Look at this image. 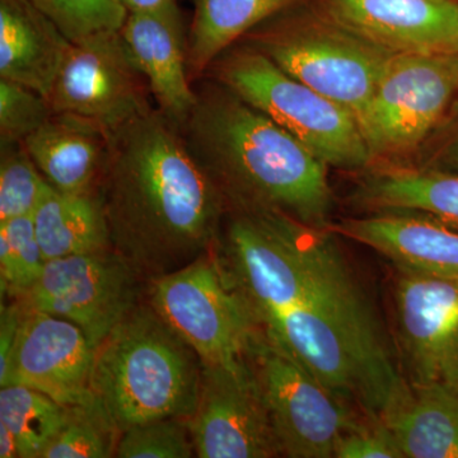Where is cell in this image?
<instances>
[{"mask_svg":"<svg viewBox=\"0 0 458 458\" xmlns=\"http://www.w3.org/2000/svg\"><path fill=\"white\" fill-rule=\"evenodd\" d=\"M99 195L111 246L152 279L209 254L227 205L157 107L111 131Z\"/></svg>","mask_w":458,"mask_h":458,"instance_id":"cell-1","label":"cell"},{"mask_svg":"<svg viewBox=\"0 0 458 458\" xmlns=\"http://www.w3.org/2000/svg\"><path fill=\"white\" fill-rule=\"evenodd\" d=\"M194 87V107L177 126L227 210H276L327 228L328 165L223 84L204 77Z\"/></svg>","mask_w":458,"mask_h":458,"instance_id":"cell-2","label":"cell"},{"mask_svg":"<svg viewBox=\"0 0 458 458\" xmlns=\"http://www.w3.org/2000/svg\"><path fill=\"white\" fill-rule=\"evenodd\" d=\"M201 361L150 307L138 304L95 352L90 391L119 432L197 409Z\"/></svg>","mask_w":458,"mask_h":458,"instance_id":"cell-3","label":"cell"},{"mask_svg":"<svg viewBox=\"0 0 458 458\" xmlns=\"http://www.w3.org/2000/svg\"><path fill=\"white\" fill-rule=\"evenodd\" d=\"M204 77L278 123L327 165L360 170L372 164L351 111L286 74L254 47L237 42L214 60Z\"/></svg>","mask_w":458,"mask_h":458,"instance_id":"cell-4","label":"cell"},{"mask_svg":"<svg viewBox=\"0 0 458 458\" xmlns=\"http://www.w3.org/2000/svg\"><path fill=\"white\" fill-rule=\"evenodd\" d=\"M238 42L260 51L286 74L351 111L357 122L396 54L328 16H274Z\"/></svg>","mask_w":458,"mask_h":458,"instance_id":"cell-5","label":"cell"},{"mask_svg":"<svg viewBox=\"0 0 458 458\" xmlns=\"http://www.w3.org/2000/svg\"><path fill=\"white\" fill-rule=\"evenodd\" d=\"M149 304L205 366L245 363L258 321L212 254L149 279Z\"/></svg>","mask_w":458,"mask_h":458,"instance_id":"cell-6","label":"cell"},{"mask_svg":"<svg viewBox=\"0 0 458 458\" xmlns=\"http://www.w3.org/2000/svg\"><path fill=\"white\" fill-rule=\"evenodd\" d=\"M458 95V53H396L358 123L372 159L414 152Z\"/></svg>","mask_w":458,"mask_h":458,"instance_id":"cell-7","label":"cell"},{"mask_svg":"<svg viewBox=\"0 0 458 458\" xmlns=\"http://www.w3.org/2000/svg\"><path fill=\"white\" fill-rule=\"evenodd\" d=\"M247 358L267 406L280 456L334 457L339 439L360 424L348 403L319 384L264 333L256 334Z\"/></svg>","mask_w":458,"mask_h":458,"instance_id":"cell-8","label":"cell"},{"mask_svg":"<svg viewBox=\"0 0 458 458\" xmlns=\"http://www.w3.org/2000/svg\"><path fill=\"white\" fill-rule=\"evenodd\" d=\"M141 274L114 249L47 261L40 278L20 295L25 309L68 319L98 349L138 306Z\"/></svg>","mask_w":458,"mask_h":458,"instance_id":"cell-9","label":"cell"},{"mask_svg":"<svg viewBox=\"0 0 458 458\" xmlns=\"http://www.w3.org/2000/svg\"><path fill=\"white\" fill-rule=\"evenodd\" d=\"M47 99L54 113L80 114L108 131L156 107L120 31L72 42Z\"/></svg>","mask_w":458,"mask_h":458,"instance_id":"cell-10","label":"cell"},{"mask_svg":"<svg viewBox=\"0 0 458 458\" xmlns=\"http://www.w3.org/2000/svg\"><path fill=\"white\" fill-rule=\"evenodd\" d=\"M396 269L397 327L411 386L458 394V276Z\"/></svg>","mask_w":458,"mask_h":458,"instance_id":"cell-11","label":"cell"},{"mask_svg":"<svg viewBox=\"0 0 458 458\" xmlns=\"http://www.w3.org/2000/svg\"><path fill=\"white\" fill-rule=\"evenodd\" d=\"M189 427L200 458L280 456L249 358L236 367L201 364L200 394Z\"/></svg>","mask_w":458,"mask_h":458,"instance_id":"cell-12","label":"cell"},{"mask_svg":"<svg viewBox=\"0 0 458 458\" xmlns=\"http://www.w3.org/2000/svg\"><path fill=\"white\" fill-rule=\"evenodd\" d=\"M20 328L0 386H26L68 406L98 403L90 391L96 349L73 322L22 306Z\"/></svg>","mask_w":458,"mask_h":458,"instance_id":"cell-13","label":"cell"},{"mask_svg":"<svg viewBox=\"0 0 458 458\" xmlns=\"http://www.w3.org/2000/svg\"><path fill=\"white\" fill-rule=\"evenodd\" d=\"M327 16L393 53H458L457 0H321Z\"/></svg>","mask_w":458,"mask_h":458,"instance_id":"cell-14","label":"cell"},{"mask_svg":"<svg viewBox=\"0 0 458 458\" xmlns=\"http://www.w3.org/2000/svg\"><path fill=\"white\" fill-rule=\"evenodd\" d=\"M120 32L149 84L156 107L181 125L194 107L197 93L190 80L188 33L180 12L129 13Z\"/></svg>","mask_w":458,"mask_h":458,"instance_id":"cell-15","label":"cell"},{"mask_svg":"<svg viewBox=\"0 0 458 458\" xmlns=\"http://www.w3.org/2000/svg\"><path fill=\"white\" fill-rule=\"evenodd\" d=\"M327 229L376 250L394 267L458 276V231L426 214L382 212Z\"/></svg>","mask_w":458,"mask_h":458,"instance_id":"cell-16","label":"cell"},{"mask_svg":"<svg viewBox=\"0 0 458 458\" xmlns=\"http://www.w3.org/2000/svg\"><path fill=\"white\" fill-rule=\"evenodd\" d=\"M110 140L111 131L95 120L53 113L23 146L54 189L80 194L98 190Z\"/></svg>","mask_w":458,"mask_h":458,"instance_id":"cell-17","label":"cell"},{"mask_svg":"<svg viewBox=\"0 0 458 458\" xmlns=\"http://www.w3.org/2000/svg\"><path fill=\"white\" fill-rule=\"evenodd\" d=\"M72 42L32 0H0V78L49 98Z\"/></svg>","mask_w":458,"mask_h":458,"instance_id":"cell-18","label":"cell"},{"mask_svg":"<svg viewBox=\"0 0 458 458\" xmlns=\"http://www.w3.org/2000/svg\"><path fill=\"white\" fill-rule=\"evenodd\" d=\"M32 221L47 261L113 249L99 190L73 194L50 186Z\"/></svg>","mask_w":458,"mask_h":458,"instance_id":"cell-19","label":"cell"},{"mask_svg":"<svg viewBox=\"0 0 458 458\" xmlns=\"http://www.w3.org/2000/svg\"><path fill=\"white\" fill-rule=\"evenodd\" d=\"M357 200L377 212H415L458 231V172L387 167L361 182Z\"/></svg>","mask_w":458,"mask_h":458,"instance_id":"cell-20","label":"cell"},{"mask_svg":"<svg viewBox=\"0 0 458 458\" xmlns=\"http://www.w3.org/2000/svg\"><path fill=\"white\" fill-rule=\"evenodd\" d=\"M403 458H458V394L442 386H411L382 419Z\"/></svg>","mask_w":458,"mask_h":458,"instance_id":"cell-21","label":"cell"},{"mask_svg":"<svg viewBox=\"0 0 458 458\" xmlns=\"http://www.w3.org/2000/svg\"><path fill=\"white\" fill-rule=\"evenodd\" d=\"M295 0H194L188 32V69L192 84L204 77L214 60Z\"/></svg>","mask_w":458,"mask_h":458,"instance_id":"cell-22","label":"cell"},{"mask_svg":"<svg viewBox=\"0 0 458 458\" xmlns=\"http://www.w3.org/2000/svg\"><path fill=\"white\" fill-rule=\"evenodd\" d=\"M68 418V406L40 391L20 385L0 390V423L13 433L20 458H42Z\"/></svg>","mask_w":458,"mask_h":458,"instance_id":"cell-23","label":"cell"},{"mask_svg":"<svg viewBox=\"0 0 458 458\" xmlns=\"http://www.w3.org/2000/svg\"><path fill=\"white\" fill-rule=\"evenodd\" d=\"M0 222L32 216L50 183L23 143L0 144Z\"/></svg>","mask_w":458,"mask_h":458,"instance_id":"cell-24","label":"cell"},{"mask_svg":"<svg viewBox=\"0 0 458 458\" xmlns=\"http://www.w3.org/2000/svg\"><path fill=\"white\" fill-rule=\"evenodd\" d=\"M45 264L32 216L0 222L2 294L25 293L40 278Z\"/></svg>","mask_w":458,"mask_h":458,"instance_id":"cell-25","label":"cell"},{"mask_svg":"<svg viewBox=\"0 0 458 458\" xmlns=\"http://www.w3.org/2000/svg\"><path fill=\"white\" fill-rule=\"evenodd\" d=\"M114 432L119 430L99 403L69 408L68 421L42 458L113 457L116 451Z\"/></svg>","mask_w":458,"mask_h":458,"instance_id":"cell-26","label":"cell"},{"mask_svg":"<svg viewBox=\"0 0 458 458\" xmlns=\"http://www.w3.org/2000/svg\"><path fill=\"white\" fill-rule=\"evenodd\" d=\"M71 42L120 31L128 12L120 0H32Z\"/></svg>","mask_w":458,"mask_h":458,"instance_id":"cell-27","label":"cell"},{"mask_svg":"<svg viewBox=\"0 0 458 458\" xmlns=\"http://www.w3.org/2000/svg\"><path fill=\"white\" fill-rule=\"evenodd\" d=\"M195 448L189 419L165 418L123 430L116 443L119 458H189Z\"/></svg>","mask_w":458,"mask_h":458,"instance_id":"cell-28","label":"cell"},{"mask_svg":"<svg viewBox=\"0 0 458 458\" xmlns=\"http://www.w3.org/2000/svg\"><path fill=\"white\" fill-rule=\"evenodd\" d=\"M53 113L45 96L0 78V144L23 143Z\"/></svg>","mask_w":458,"mask_h":458,"instance_id":"cell-29","label":"cell"},{"mask_svg":"<svg viewBox=\"0 0 458 458\" xmlns=\"http://www.w3.org/2000/svg\"><path fill=\"white\" fill-rule=\"evenodd\" d=\"M334 458H403L393 433L384 421L358 424L337 442Z\"/></svg>","mask_w":458,"mask_h":458,"instance_id":"cell-30","label":"cell"},{"mask_svg":"<svg viewBox=\"0 0 458 458\" xmlns=\"http://www.w3.org/2000/svg\"><path fill=\"white\" fill-rule=\"evenodd\" d=\"M22 304L4 306L2 303V322H0V372L7 367L9 357L22 319Z\"/></svg>","mask_w":458,"mask_h":458,"instance_id":"cell-31","label":"cell"},{"mask_svg":"<svg viewBox=\"0 0 458 458\" xmlns=\"http://www.w3.org/2000/svg\"><path fill=\"white\" fill-rule=\"evenodd\" d=\"M129 13L170 14L180 12L177 0H120Z\"/></svg>","mask_w":458,"mask_h":458,"instance_id":"cell-32","label":"cell"},{"mask_svg":"<svg viewBox=\"0 0 458 458\" xmlns=\"http://www.w3.org/2000/svg\"><path fill=\"white\" fill-rule=\"evenodd\" d=\"M0 458H20L16 438L3 423H0Z\"/></svg>","mask_w":458,"mask_h":458,"instance_id":"cell-33","label":"cell"},{"mask_svg":"<svg viewBox=\"0 0 458 458\" xmlns=\"http://www.w3.org/2000/svg\"><path fill=\"white\" fill-rule=\"evenodd\" d=\"M448 164L458 172V137L452 141L450 150L447 153Z\"/></svg>","mask_w":458,"mask_h":458,"instance_id":"cell-34","label":"cell"}]
</instances>
